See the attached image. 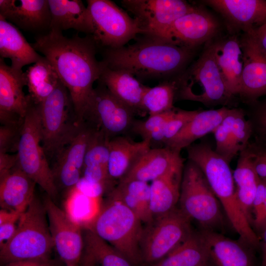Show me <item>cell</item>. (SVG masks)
Segmentation results:
<instances>
[{"instance_id":"6da1fadb","label":"cell","mask_w":266,"mask_h":266,"mask_svg":"<svg viewBox=\"0 0 266 266\" xmlns=\"http://www.w3.org/2000/svg\"><path fill=\"white\" fill-rule=\"evenodd\" d=\"M31 44L54 67L83 121V109L104 66L101 60L97 58L99 49L92 37L76 34L68 37L62 32L50 30L37 35Z\"/></svg>"},{"instance_id":"7a4b0ae2","label":"cell","mask_w":266,"mask_h":266,"mask_svg":"<svg viewBox=\"0 0 266 266\" xmlns=\"http://www.w3.org/2000/svg\"><path fill=\"white\" fill-rule=\"evenodd\" d=\"M131 44L100 49L101 61L111 69L127 71L141 79H173L190 65L196 50L163 37L141 34Z\"/></svg>"},{"instance_id":"3957f363","label":"cell","mask_w":266,"mask_h":266,"mask_svg":"<svg viewBox=\"0 0 266 266\" xmlns=\"http://www.w3.org/2000/svg\"><path fill=\"white\" fill-rule=\"evenodd\" d=\"M186 149L188 160L195 163L204 173L230 223L240 239L244 241L253 239L255 232L238 203L230 164L217 154L207 142L193 143Z\"/></svg>"},{"instance_id":"277c9868","label":"cell","mask_w":266,"mask_h":266,"mask_svg":"<svg viewBox=\"0 0 266 266\" xmlns=\"http://www.w3.org/2000/svg\"><path fill=\"white\" fill-rule=\"evenodd\" d=\"M142 223L134 212L108 194L96 216L82 228L91 230L135 265L141 263Z\"/></svg>"},{"instance_id":"5b68a950","label":"cell","mask_w":266,"mask_h":266,"mask_svg":"<svg viewBox=\"0 0 266 266\" xmlns=\"http://www.w3.org/2000/svg\"><path fill=\"white\" fill-rule=\"evenodd\" d=\"M211 40L204 45L197 59L173 78L175 100L199 102L209 107L227 106L234 101L235 98L229 92L215 60Z\"/></svg>"},{"instance_id":"8992f818","label":"cell","mask_w":266,"mask_h":266,"mask_svg":"<svg viewBox=\"0 0 266 266\" xmlns=\"http://www.w3.org/2000/svg\"><path fill=\"white\" fill-rule=\"evenodd\" d=\"M53 248L43 203L35 196L21 215L14 236L0 247V264L49 260Z\"/></svg>"},{"instance_id":"52a82bcc","label":"cell","mask_w":266,"mask_h":266,"mask_svg":"<svg viewBox=\"0 0 266 266\" xmlns=\"http://www.w3.org/2000/svg\"><path fill=\"white\" fill-rule=\"evenodd\" d=\"M42 144L48 161L59 153L78 133L83 125L66 86L60 80L53 91L38 104Z\"/></svg>"},{"instance_id":"ba28073f","label":"cell","mask_w":266,"mask_h":266,"mask_svg":"<svg viewBox=\"0 0 266 266\" xmlns=\"http://www.w3.org/2000/svg\"><path fill=\"white\" fill-rule=\"evenodd\" d=\"M179 208L204 230L216 231L224 225L222 206L204 173L193 162L184 165L180 185Z\"/></svg>"},{"instance_id":"9c48e42d","label":"cell","mask_w":266,"mask_h":266,"mask_svg":"<svg viewBox=\"0 0 266 266\" xmlns=\"http://www.w3.org/2000/svg\"><path fill=\"white\" fill-rule=\"evenodd\" d=\"M16 154L20 169L54 200L58 190L42 144L38 105L33 101L24 118Z\"/></svg>"},{"instance_id":"30bf717a","label":"cell","mask_w":266,"mask_h":266,"mask_svg":"<svg viewBox=\"0 0 266 266\" xmlns=\"http://www.w3.org/2000/svg\"><path fill=\"white\" fill-rule=\"evenodd\" d=\"M191 221L178 206L154 218L143 230L140 245L141 263L151 266L178 247L193 231Z\"/></svg>"},{"instance_id":"8fae6325","label":"cell","mask_w":266,"mask_h":266,"mask_svg":"<svg viewBox=\"0 0 266 266\" xmlns=\"http://www.w3.org/2000/svg\"><path fill=\"white\" fill-rule=\"evenodd\" d=\"M93 32L99 50L118 48L134 39L142 31L134 18L109 0H87Z\"/></svg>"},{"instance_id":"7c38bea8","label":"cell","mask_w":266,"mask_h":266,"mask_svg":"<svg viewBox=\"0 0 266 266\" xmlns=\"http://www.w3.org/2000/svg\"><path fill=\"white\" fill-rule=\"evenodd\" d=\"M135 115L98 81V86L94 88L84 107L82 119L111 139L131 131Z\"/></svg>"},{"instance_id":"4fadbf2b","label":"cell","mask_w":266,"mask_h":266,"mask_svg":"<svg viewBox=\"0 0 266 266\" xmlns=\"http://www.w3.org/2000/svg\"><path fill=\"white\" fill-rule=\"evenodd\" d=\"M226 32L221 19L203 5H195L190 11L178 18L156 35L169 39L192 50Z\"/></svg>"},{"instance_id":"5bb4252c","label":"cell","mask_w":266,"mask_h":266,"mask_svg":"<svg viewBox=\"0 0 266 266\" xmlns=\"http://www.w3.org/2000/svg\"><path fill=\"white\" fill-rule=\"evenodd\" d=\"M43 203L54 249L66 266H78L84 251L82 227L48 196Z\"/></svg>"},{"instance_id":"9a60e30c","label":"cell","mask_w":266,"mask_h":266,"mask_svg":"<svg viewBox=\"0 0 266 266\" xmlns=\"http://www.w3.org/2000/svg\"><path fill=\"white\" fill-rule=\"evenodd\" d=\"M122 6L133 14L142 34L157 35L194 5L183 0H123Z\"/></svg>"},{"instance_id":"2e32d148","label":"cell","mask_w":266,"mask_h":266,"mask_svg":"<svg viewBox=\"0 0 266 266\" xmlns=\"http://www.w3.org/2000/svg\"><path fill=\"white\" fill-rule=\"evenodd\" d=\"M200 2L219 14L230 33H247L266 23L265 0H204Z\"/></svg>"},{"instance_id":"e0dca14e","label":"cell","mask_w":266,"mask_h":266,"mask_svg":"<svg viewBox=\"0 0 266 266\" xmlns=\"http://www.w3.org/2000/svg\"><path fill=\"white\" fill-rule=\"evenodd\" d=\"M240 40L243 65L237 97L246 104L266 96V53L249 33Z\"/></svg>"},{"instance_id":"ac0fdd59","label":"cell","mask_w":266,"mask_h":266,"mask_svg":"<svg viewBox=\"0 0 266 266\" xmlns=\"http://www.w3.org/2000/svg\"><path fill=\"white\" fill-rule=\"evenodd\" d=\"M24 72L13 68L0 58V122L22 123L32 101L25 95Z\"/></svg>"},{"instance_id":"d6986e66","label":"cell","mask_w":266,"mask_h":266,"mask_svg":"<svg viewBox=\"0 0 266 266\" xmlns=\"http://www.w3.org/2000/svg\"><path fill=\"white\" fill-rule=\"evenodd\" d=\"M95 130L83 122L78 133L54 160L51 168L58 190L62 188L69 191L82 178L86 152Z\"/></svg>"},{"instance_id":"ffe728a7","label":"cell","mask_w":266,"mask_h":266,"mask_svg":"<svg viewBox=\"0 0 266 266\" xmlns=\"http://www.w3.org/2000/svg\"><path fill=\"white\" fill-rule=\"evenodd\" d=\"M240 34L226 32L211 40L216 64L230 93L237 97L243 69Z\"/></svg>"},{"instance_id":"44dd1931","label":"cell","mask_w":266,"mask_h":266,"mask_svg":"<svg viewBox=\"0 0 266 266\" xmlns=\"http://www.w3.org/2000/svg\"><path fill=\"white\" fill-rule=\"evenodd\" d=\"M0 16L25 31H50L48 0H0Z\"/></svg>"},{"instance_id":"7402d4cb","label":"cell","mask_w":266,"mask_h":266,"mask_svg":"<svg viewBox=\"0 0 266 266\" xmlns=\"http://www.w3.org/2000/svg\"><path fill=\"white\" fill-rule=\"evenodd\" d=\"M180 152L167 147L151 148L133 165L119 182L138 180L148 183L184 167Z\"/></svg>"},{"instance_id":"603a6c76","label":"cell","mask_w":266,"mask_h":266,"mask_svg":"<svg viewBox=\"0 0 266 266\" xmlns=\"http://www.w3.org/2000/svg\"><path fill=\"white\" fill-rule=\"evenodd\" d=\"M98 81L135 115L146 114L142 108V100L148 86L133 75L125 71L109 68L104 64Z\"/></svg>"},{"instance_id":"cb8c5ba5","label":"cell","mask_w":266,"mask_h":266,"mask_svg":"<svg viewBox=\"0 0 266 266\" xmlns=\"http://www.w3.org/2000/svg\"><path fill=\"white\" fill-rule=\"evenodd\" d=\"M36 184L19 167L0 176L1 209L20 214L24 213L34 198Z\"/></svg>"},{"instance_id":"d4e9b609","label":"cell","mask_w":266,"mask_h":266,"mask_svg":"<svg viewBox=\"0 0 266 266\" xmlns=\"http://www.w3.org/2000/svg\"><path fill=\"white\" fill-rule=\"evenodd\" d=\"M200 232L212 266H253L251 254L242 241L216 231L202 230Z\"/></svg>"},{"instance_id":"484cf974","label":"cell","mask_w":266,"mask_h":266,"mask_svg":"<svg viewBox=\"0 0 266 266\" xmlns=\"http://www.w3.org/2000/svg\"><path fill=\"white\" fill-rule=\"evenodd\" d=\"M229 108L222 106L216 109L198 110L191 120L169 139L164 147L181 152L197 139L213 133L225 118Z\"/></svg>"},{"instance_id":"4316f807","label":"cell","mask_w":266,"mask_h":266,"mask_svg":"<svg viewBox=\"0 0 266 266\" xmlns=\"http://www.w3.org/2000/svg\"><path fill=\"white\" fill-rule=\"evenodd\" d=\"M0 56L10 60L11 66L22 70L26 65L34 64L41 58L18 28L0 16Z\"/></svg>"},{"instance_id":"83f0119b","label":"cell","mask_w":266,"mask_h":266,"mask_svg":"<svg viewBox=\"0 0 266 266\" xmlns=\"http://www.w3.org/2000/svg\"><path fill=\"white\" fill-rule=\"evenodd\" d=\"M51 14L50 31L73 29L91 35L93 27L87 6L81 0H48Z\"/></svg>"},{"instance_id":"f1b7e54d","label":"cell","mask_w":266,"mask_h":266,"mask_svg":"<svg viewBox=\"0 0 266 266\" xmlns=\"http://www.w3.org/2000/svg\"><path fill=\"white\" fill-rule=\"evenodd\" d=\"M108 173L110 179L120 181L138 159L151 148L147 140L134 141L120 135L110 139Z\"/></svg>"},{"instance_id":"f546056e","label":"cell","mask_w":266,"mask_h":266,"mask_svg":"<svg viewBox=\"0 0 266 266\" xmlns=\"http://www.w3.org/2000/svg\"><path fill=\"white\" fill-rule=\"evenodd\" d=\"M238 155L237 165L233 171L236 194L240 207L252 227V204L260 178L254 169L251 158L246 149Z\"/></svg>"},{"instance_id":"4dcf8cb0","label":"cell","mask_w":266,"mask_h":266,"mask_svg":"<svg viewBox=\"0 0 266 266\" xmlns=\"http://www.w3.org/2000/svg\"><path fill=\"white\" fill-rule=\"evenodd\" d=\"M183 168L151 182L149 207L153 219L168 213L177 206Z\"/></svg>"},{"instance_id":"1f68e13d","label":"cell","mask_w":266,"mask_h":266,"mask_svg":"<svg viewBox=\"0 0 266 266\" xmlns=\"http://www.w3.org/2000/svg\"><path fill=\"white\" fill-rule=\"evenodd\" d=\"M151 266H212L201 232H194L165 258Z\"/></svg>"},{"instance_id":"d6a6232c","label":"cell","mask_w":266,"mask_h":266,"mask_svg":"<svg viewBox=\"0 0 266 266\" xmlns=\"http://www.w3.org/2000/svg\"><path fill=\"white\" fill-rule=\"evenodd\" d=\"M24 75L28 95L35 104L42 102L60 81L54 67L44 56L30 66Z\"/></svg>"},{"instance_id":"836d02e7","label":"cell","mask_w":266,"mask_h":266,"mask_svg":"<svg viewBox=\"0 0 266 266\" xmlns=\"http://www.w3.org/2000/svg\"><path fill=\"white\" fill-rule=\"evenodd\" d=\"M83 229V255L98 266H133L121 253L99 237L91 230Z\"/></svg>"},{"instance_id":"e575fe53","label":"cell","mask_w":266,"mask_h":266,"mask_svg":"<svg viewBox=\"0 0 266 266\" xmlns=\"http://www.w3.org/2000/svg\"><path fill=\"white\" fill-rule=\"evenodd\" d=\"M176 93V85L174 79L165 80L153 87H148L142 100L144 112L152 115L173 109Z\"/></svg>"},{"instance_id":"d590c367","label":"cell","mask_w":266,"mask_h":266,"mask_svg":"<svg viewBox=\"0 0 266 266\" xmlns=\"http://www.w3.org/2000/svg\"><path fill=\"white\" fill-rule=\"evenodd\" d=\"M66 211L82 228L87 225L96 216L99 199H92L80 192L75 187L68 191Z\"/></svg>"},{"instance_id":"8d00e7d4","label":"cell","mask_w":266,"mask_h":266,"mask_svg":"<svg viewBox=\"0 0 266 266\" xmlns=\"http://www.w3.org/2000/svg\"><path fill=\"white\" fill-rule=\"evenodd\" d=\"M110 139L102 132L94 130L87 146L83 168L101 167L108 170Z\"/></svg>"},{"instance_id":"74e56055","label":"cell","mask_w":266,"mask_h":266,"mask_svg":"<svg viewBox=\"0 0 266 266\" xmlns=\"http://www.w3.org/2000/svg\"><path fill=\"white\" fill-rule=\"evenodd\" d=\"M232 121V116L230 108L225 118L213 133L216 141L215 151L229 164L239 154L233 139Z\"/></svg>"},{"instance_id":"f35d334b","label":"cell","mask_w":266,"mask_h":266,"mask_svg":"<svg viewBox=\"0 0 266 266\" xmlns=\"http://www.w3.org/2000/svg\"><path fill=\"white\" fill-rule=\"evenodd\" d=\"M244 109L252 130L255 140L266 143V96L246 104Z\"/></svg>"},{"instance_id":"ab89813d","label":"cell","mask_w":266,"mask_h":266,"mask_svg":"<svg viewBox=\"0 0 266 266\" xmlns=\"http://www.w3.org/2000/svg\"><path fill=\"white\" fill-rule=\"evenodd\" d=\"M232 116L231 131L235 147L239 153L248 145L252 136L251 125L242 108H231Z\"/></svg>"},{"instance_id":"60d3db41","label":"cell","mask_w":266,"mask_h":266,"mask_svg":"<svg viewBox=\"0 0 266 266\" xmlns=\"http://www.w3.org/2000/svg\"><path fill=\"white\" fill-rule=\"evenodd\" d=\"M197 110H186L175 108L173 115L161 129L156 139V144H161L164 147L169 139L191 120Z\"/></svg>"},{"instance_id":"b9f144b4","label":"cell","mask_w":266,"mask_h":266,"mask_svg":"<svg viewBox=\"0 0 266 266\" xmlns=\"http://www.w3.org/2000/svg\"><path fill=\"white\" fill-rule=\"evenodd\" d=\"M175 108L169 111L163 113L149 115L144 120H135L132 125L131 131L139 135L142 140L150 141L152 136L163 127L168 119L173 115Z\"/></svg>"},{"instance_id":"7bdbcfd3","label":"cell","mask_w":266,"mask_h":266,"mask_svg":"<svg viewBox=\"0 0 266 266\" xmlns=\"http://www.w3.org/2000/svg\"><path fill=\"white\" fill-rule=\"evenodd\" d=\"M23 122L0 125V153H17Z\"/></svg>"},{"instance_id":"ee69618b","label":"cell","mask_w":266,"mask_h":266,"mask_svg":"<svg viewBox=\"0 0 266 266\" xmlns=\"http://www.w3.org/2000/svg\"><path fill=\"white\" fill-rule=\"evenodd\" d=\"M251 158L254 169L261 179H266V143L256 140L245 148Z\"/></svg>"},{"instance_id":"f6af8a7d","label":"cell","mask_w":266,"mask_h":266,"mask_svg":"<svg viewBox=\"0 0 266 266\" xmlns=\"http://www.w3.org/2000/svg\"><path fill=\"white\" fill-rule=\"evenodd\" d=\"M75 187L84 195L95 199H100L104 193H108L104 186L90 182L82 177Z\"/></svg>"},{"instance_id":"bcb514c9","label":"cell","mask_w":266,"mask_h":266,"mask_svg":"<svg viewBox=\"0 0 266 266\" xmlns=\"http://www.w3.org/2000/svg\"><path fill=\"white\" fill-rule=\"evenodd\" d=\"M265 179L260 178L252 204L253 221L252 227L253 224L259 219L261 215L265 200Z\"/></svg>"},{"instance_id":"7dc6e473","label":"cell","mask_w":266,"mask_h":266,"mask_svg":"<svg viewBox=\"0 0 266 266\" xmlns=\"http://www.w3.org/2000/svg\"><path fill=\"white\" fill-rule=\"evenodd\" d=\"M18 221H8L0 224V247L14 236L17 230Z\"/></svg>"},{"instance_id":"c3c4849f","label":"cell","mask_w":266,"mask_h":266,"mask_svg":"<svg viewBox=\"0 0 266 266\" xmlns=\"http://www.w3.org/2000/svg\"><path fill=\"white\" fill-rule=\"evenodd\" d=\"M17 165L16 154L0 153V176L7 173Z\"/></svg>"},{"instance_id":"681fc988","label":"cell","mask_w":266,"mask_h":266,"mask_svg":"<svg viewBox=\"0 0 266 266\" xmlns=\"http://www.w3.org/2000/svg\"><path fill=\"white\" fill-rule=\"evenodd\" d=\"M247 33L252 35L257 43L266 53V23Z\"/></svg>"},{"instance_id":"f907efd6","label":"cell","mask_w":266,"mask_h":266,"mask_svg":"<svg viewBox=\"0 0 266 266\" xmlns=\"http://www.w3.org/2000/svg\"><path fill=\"white\" fill-rule=\"evenodd\" d=\"M2 266H56L51 259L47 260L23 261L12 262Z\"/></svg>"},{"instance_id":"816d5d0a","label":"cell","mask_w":266,"mask_h":266,"mask_svg":"<svg viewBox=\"0 0 266 266\" xmlns=\"http://www.w3.org/2000/svg\"><path fill=\"white\" fill-rule=\"evenodd\" d=\"M253 228L262 234L266 228V179H265V200L262 212L259 219L253 224Z\"/></svg>"},{"instance_id":"f5cc1de1","label":"cell","mask_w":266,"mask_h":266,"mask_svg":"<svg viewBox=\"0 0 266 266\" xmlns=\"http://www.w3.org/2000/svg\"><path fill=\"white\" fill-rule=\"evenodd\" d=\"M22 214L1 209L0 210V224L8 221H18Z\"/></svg>"},{"instance_id":"db71d44e","label":"cell","mask_w":266,"mask_h":266,"mask_svg":"<svg viewBox=\"0 0 266 266\" xmlns=\"http://www.w3.org/2000/svg\"><path fill=\"white\" fill-rule=\"evenodd\" d=\"M262 258L261 266H266V228L262 233Z\"/></svg>"},{"instance_id":"11a10c76","label":"cell","mask_w":266,"mask_h":266,"mask_svg":"<svg viewBox=\"0 0 266 266\" xmlns=\"http://www.w3.org/2000/svg\"><path fill=\"white\" fill-rule=\"evenodd\" d=\"M80 263L81 264V266H98L84 255H82Z\"/></svg>"}]
</instances>
